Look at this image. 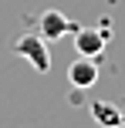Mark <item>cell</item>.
<instances>
[{"mask_svg": "<svg viewBox=\"0 0 125 128\" xmlns=\"http://www.w3.org/2000/svg\"><path fill=\"white\" fill-rule=\"evenodd\" d=\"M10 51L20 54V58H27L37 74H47V71H51V54H47V44H44L41 34H20L10 44Z\"/></svg>", "mask_w": 125, "mask_h": 128, "instance_id": "cell-1", "label": "cell"}, {"mask_svg": "<svg viewBox=\"0 0 125 128\" xmlns=\"http://www.w3.org/2000/svg\"><path fill=\"white\" fill-rule=\"evenodd\" d=\"M68 30L74 34L78 24H74L71 17H64L61 10H44V14L37 17V34H41L44 40H58V37H64Z\"/></svg>", "mask_w": 125, "mask_h": 128, "instance_id": "cell-2", "label": "cell"}, {"mask_svg": "<svg viewBox=\"0 0 125 128\" xmlns=\"http://www.w3.org/2000/svg\"><path fill=\"white\" fill-rule=\"evenodd\" d=\"M74 51H78L81 58H101V54H105V30L78 27V30H74Z\"/></svg>", "mask_w": 125, "mask_h": 128, "instance_id": "cell-3", "label": "cell"}, {"mask_svg": "<svg viewBox=\"0 0 125 128\" xmlns=\"http://www.w3.org/2000/svg\"><path fill=\"white\" fill-rule=\"evenodd\" d=\"M68 78H71L74 88H91L95 81H98V58H81L71 64V71H68Z\"/></svg>", "mask_w": 125, "mask_h": 128, "instance_id": "cell-4", "label": "cell"}, {"mask_svg": "<svg viewBox=\"0 0 125 128\" xmlns=\"http://www.w3.org/2000/svg\"><path fill=\"white\" fill-rule=\"evenodd\" d=\"M88 111H91L95 125H101V128H122V108L118 104H112V101H91Z\"/></svg>", "mask_w": 125, "mask_h": 128, "instance_id": "cell-5", "label": "cell"}]
</instances>
